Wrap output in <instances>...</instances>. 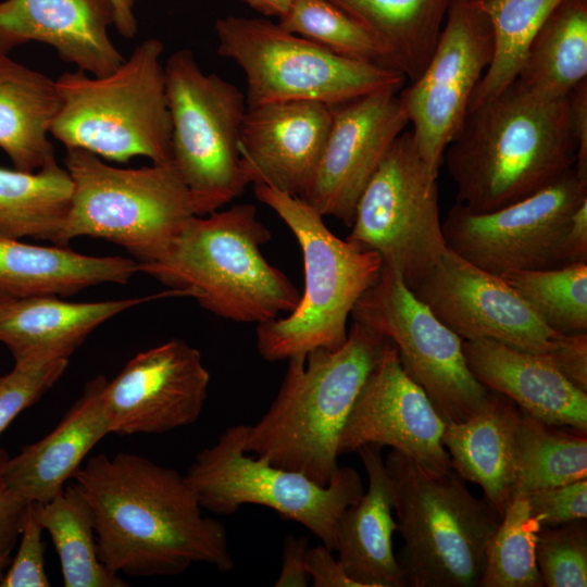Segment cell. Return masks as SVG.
I'll use <instances>...</instances> for the list:
<instances>
[{
	"mask_svg": "<svg viewBox=\"0 0 587 587\" xmlns=\"http://www.w3.org/2000/svg\"><path fill=\"white\" fill-rule=\"evenodd\" d=\"M494 33V55L469 110L502 92L517 76L527 48L562 0H475Z\"/></svg>",
	"mask_w": 587,
	"mask_h": 587,
	"instance_id": "obj_34",
	"label": "cell"
},
{
	"mask_svg": "<svg viewBox=\"0 0 587 587\" xmlns=\"http://www.w3.org/2000/svg\"><path fill=\"white\" fill-rule=\"evenodd\" d=\"M526 497L541 526H558L587 517V479L538 489Z\"/></svg>",
	"mask_w": 587,
	"mask_h": 587,
	"instance_id": "obj_41",
	"label": "cell"
},
{
	"mask_svg": "<svg viewBox=\"0 0 587 587\" xmlns=\"http://www.w3.org/2000/svg\"><path fill=\"white\" fill-rule=\"evenodd\" d=\"M503 278L554 332L587 333V263L511 270Z\"/></svg>",
	"mask_w": 587,
	"mask_h": 587,
	"instance_id": "obj_35",
	"label": "cell"
},
{
	"mask_svg": "<svg viewBox=\"0 0 587 587\" xmlns=\"http://www.w3.org/2000/svg\"><path fill=\"white\" fill-rule=\"evenodd\" d=\"M0 54H3V53L0 51Z\"/></svg>",
	"mask_w": 587,
	"mask_h": 587,
	"instance_id": "obj_49",
	"label": "cell"
},
{
	"mask_svg": "<svg viewBox=\"0 0 587 587\" xmlns=\"http://www.w3.org/2000/svg\"><path fill=\"white\" fill-rule=\"evenodd\" d=\"M308 539L291 534L284 538L282 569L274 586L305 587L310 580L305 567Z\"/></svg>",
	"mask_w": 587,
	"mask_h": 587,
	"instance_id": "obj_44",
	"label": "cell"
},
{
	"mask_svg": "<svg viewBox=\"0 0 587 587\" xmlns=\"http://www.w3.org/2000/svg\"><path fill=\"white\" fill-rule=\"evenodd\" d=\"M387 338L353 321L337 349L288 359L266 413L249 425L245 451L327 486L339 470L338 442Z\"/></svg>",
	"mask_w": 587,
	"mask_h": 587,
	"instance_id": "obj_3",
	"label": "cell"
},
{
	"mask_svg": "<svg viewBox=\"0 0 587 587\" xmlns=\"http://www.w3.org/2000/svg\"><path fill=\"white\" fill-rule=\"evenodd\" d=\"M399 91L382 89L332 105L323 153L302 197L323 216L351 227L360 196L409 124Z\"/></svg>",
	"mask_w": 587,
	"mask_h": 587,
	"instance_id": "obj_18",
	"label": "cell"
},
{
	"mask_svg": "<svg viewBox=\"0 0 587 587\" xmlns=\"http://www.w3.org/2000/svg\"><path fill=\"white\" fill-rule=\"evenodd\" d=\"M382 447L365 445L355 452L367 473L369 486L362 498L341 514L336 530L338 561L359 587H404L392 536V490Z\"/></svg>",
	"mask_w": 587,
	"mask_h": 587,
	"instance_id": "obj_26",
	"label": "cell"
},
{
	"mask_svg": "<svg viewBox=\"0 0 587 587\" xmlns=\"http://www.w3.org/2000/svg\"><path fill=\"white\" fill-rule=\"evenodd\" d=\"M271 239L249 203L193 215L154 261L138 264L178 295L236 323H263L291 312L301 294L261 247Z\"/></svg>",
	"mask_w": 587,
	"mask_h": 587,
	"instance_id": "obj_4",
	"label": "cell"
},
{
	"mask_svg": "<svg viewBox=\"0 0 587 587\" xmlns=\"http://www.w3.org/2000/svg\"><path fill=\"white\" fill-rule=\"evenodd\" d=\"M73 182L67 218L57 246L77 237L105 239L138 264L157 260L195 214L190 193L172 162L120 168L80 149H66Z\"/></svg>",
	"mask_w": 587,
	"mask_h": 587,
	"instance_id": "obj_8",
	"label": "cell"
},
{
	"mask_svg": "<svg viewBox=\"0 0 587 587\" xmlns=\"http://www.w3.org/2000/svg\"><path fill=\"white\" fill-rule=\"evenodd\" d=\"M570 125L577 148L575 170L587 176V79L569 96Z\"/></svg>",
	"mask_w": 587,
	"mask_h": 587,
	"instance_id": "obj_45",
	"label": "cell"
},
{
	"mask_svg": "<svg viewBox=\"0 0 587 587\" xmlns=\"http://www.w3.org/2000/svg\"><path fill=\"white\" fill-rule=\"evenodd\" d=\"M445 426L424 390L404 371L397 348L387 339L344 426L338 454L355 452L365 445L387 446L426 471L446 473L451 465L442 444Z\"/></svg>",
	"mask_w": 587,
	"mask_h": 587,
	"instance_id": "obj_19",
	"label": "cell"
},
{
	"mask_svg": "<svg viewBox=\"0 0 587 587\" xmlns=\"http://www.w3.org/2000/svg\"><path fill=\"white\" fill-rule=\"evenodd\" d=\"M277 23L338 55L382 65L371 36L329 0H295Z\"/></svg>",
	"mask_w": 587,
	"mask_h": 587,
	"instance_id": "obj_37",
	"label": "cell"
},
{
	"mask_svg": "<svg viewBox=\"0 0 587 587\" xmlns=\"http://www.w3.org/2000/svg\"><path fill=\"white\" fill-rule=\"evenodd\" d=\"M60 109L55 80L0 54V148L16 170L35 172L55 159L48 135Z\"/></svg>",
	"mask_w": 587,
	"mask_h": 587,
	"instance_id": "obj_29",
	"label": "cell"
},
{
	"mask_svg": "<svg viewBox=\"0 0 587 587\" xmlns=\"http://www.w3.org/2000/svg\"><path fill=\"white\" fill-rule=\"evenodd\" d=\"M73 478L90 507L99 557L111 572L174 576L197 563L233 570L225 526L202 514L176 470L135 453H100Z\"/></svg>",
	"mask_w": 587,
	"mask_h": 587,
	"instance_id": "obj_1",
	"label": "cell"
},
{
	"mask_svg": "<svg viewBox=\"0 0 587 587\" xmlns=\"http://www.w3.org/2000/svg\"><path fill=\"white\" fill-rule=\"evenodd\" d=\"M248 428L246 424L227 427L214 445L196 455L184 475L202 509L230 515L245 504L263 505L303 525L335 551L341 514L365 491L359 472L340 466L332 482L321 486L300 472L249 457Z\"/></svg>",
	"mask_w": 587,
	"mask_h": 587,
	"instance_id": "obj_10",
	"label": "cell"
},
{
	"mask_svg": "<svg viewBox=\"0 0 587 587\" xmlns=\"http://www.w3.org/2000/svg\"><path fill=\"white\" fill-rule=\"evenodd\" d=\"M138 262L92 257L67 246H36L0 235V297L72 296L103 283L127 284Z\"/></svg>",
	"mask_w": 587,
	"mask_h": 587,
	"instance_id": "obj_27",
	"label": "cell"
},
{
	"mask_svg": "<svg viewBox=\"0 0 587 587\" xmlns=\"http://www.w3.org/2000/svg\"><path fill=\"white\" fill-rule=\"evenodd\" d=\"M8 459L5 450L0 448V583L11 562V552L20 538L28 503L11 490L4 478Z\"/></svg>",
	"mask_w": 587,
	"mask_h": 587,
	"instance_id": "obj_42",
	"label": "cell"
},
{
	"mask_svg": "<svg viewBox=\"0 0 587 587\" xmlns=\"http://www.w3.org/2000/svg\"><path fill=\"white\" fill-rule=\"evenodd\" d=\"M248 7L266 17L282 18L291 8L295 0H240Z\"/></svg>",
	"mask_w": 587,
	"mask_h": 587,
	"instance_id": "obj_48",
	"label": "cell"
},
{
	"mask_svg": "<svg viewBox=\"0 0 587 587\" xmlns=\"http://www.w3.org/2000/svg\"><path fill=\"white\" fill-rule=\"evenodd\" d=\"M114 10V26L125 38L132 39L137 34V20L134 8L136 0H111Z\"/></svg>",
	"mask_w": 587,
	"mask_h": 587,
	"instance_id": "obj_47",
	"label": "cell"
},
{
	"mask_svg": "<svg viewBox=\"0 0 587 587\" xmlns=\"http://www.w3.org/2000/svg\"><path fill=\"white\" fill-rule=\"evenodd\" d=\"M371 36L382 65L416 79L428 63L452 0H329Z\"/></svg>",
	"mask_w": 587,
	"mask_h": 587,
	"instance_id": "obj_28",
	"label": "cell"
},
{
	"mask_svg": "<svg viewBox=\"0 0 587 587\" xmlns=\"http://www.w3.org/2000/svg\"><path fill=\"white\" fill-rule=\"evenodd\" d=\"M107 382L103 375L89 380L49 434L8 459L4 478L23 501L42 504L53 499L91 449L110 434L102 399Z\"/></svg>",
	"mask_w": 587,
	"mask_h": 587,
	"instance_id": "obj_23",
	"label": "cell"
},
{
	"mask_svg": "<svg viewBox=\"0 0 587 587\" xmlns=\"http://www.w3.org/2000/svg\"><path fill=\"white\" fill-rule=\"evenodd\" d=\"M43 527L39 517V503L28 502L20 534V546L11 560L0 587H49L45 569Z\"/></svg>",
	"mask_w": 587,
	"mask_h": 587,
	"instance_id": "obj_40",
	"label": "cell"
},
{
	"mask_svg": "<svg viewBox=\"0 0 587 587\" xmlns=\"http://www.w3.org/2000/svg\"><path fill=\"white\" fill-rule=\"evenodd\" d=\"M561 265L587 263V200L572 214L562 239Z\"/></svg>",
	"mask_w": 587,
	"mask_h": 587,
	"instance_id": "obj_46",
	"label": "cell"
},
{
	"mask_svg": "<svg viewBox=\"0 0 587 587\" xmlns=\"http://www.w3.org/2000/svg\"><path fill=\"white\" fill-rule=\"evenodd\" d=\"M39 517L60 559L65 587L127 586L102 563L90 507L75 483L39 503Z\"/></svg>",
	"mask_w": 587,
	"mask_h": 587,
	"instance_id": "obj_32",
	"label": "cell"
},
{
	"mask_svg": "<svg viewBox=\"0 0 587 587\" xmlns=\"http://www.w3.org/2000/svg\"><path fill=\"white\" fill-rule=\"evenodd\" d=\"M72 195V178L55 159L35 172L0 167V235L57 245Z\"/></svg>",
	"mask_w": 587,
	"mask_h": 587,
	"instance_id": "obj_31",
	"label": "cell"
},
{
	"mask_svg": "<svg viewBox=\"0 0 587 587\" xmlns=\"http://www.w3.org/2000/svg\"><path fill=\"white\" fill-rule=\"evenodd\" d=\"M467 366L486 389L553 426L587 433V392L548 360L489 339L462 341Z\"/></svg>",
	"mask_w": 587,
	"mask_h": 587,
	"instance_id": "obj_22",
	"label": "cell"
},
{
	"mask_svg": "<svg viewBox=\"0 0 587 587\" xmlns=\"http://www.w3.org/2000/svg\"><path fill=\"white\" fill-rule=\"evenodd\" d=\"M520 421V408L489 390L477 411L464 421L447 423L442 434L451 469L479 485L501 517L515 496Z\"/></svg>",
	"mask_w": 587,
	"mask_h": 587,
	"instance_id": "obj_25",
	"label": "cell"
},
{
	"mask_svg": "<svg viewBox=\"0 0 587 587\" xmlns=\"http://www.w3.org/2000/svg\"><path fill=\"white\" fill-rule=\"evenodd\" d=\"M305 567L314 587H359L345 572L338 559L323 544L308 548Z\"/></svg>",
	"mask_w": 587,
	"mask_h": 587,
	"instance_id": "obj_43",
	"label": "cell"
},
{
	"mask_svg": "<svg viewBox=\"0 0 587 587\" xmlns=\"http://www.w3.org/2000/svg\"><path fill=\"white\" fill-rule=\"evenodd\" d=\"M586 79L587 0H562L532 39L516 80L560 99Z\"/></svg>",
	"mask_w": 587,
	"mask_h": 587,
	"instance_id": "obj_30",
	"label": "cell"
},
{
	"mask_svg": "<svg viewBox=\"0 0 587 587\" xmlns=\"http://www.w3.org/2000/svg\"><path fill=\"white\" fill-rule=\"evenodd\" d=\"M163 51V43L150 38L108 75L63 73L55 80L61 109L50 135L66 149L104 161L145 157L158 164L172 162Z\"/></svg>",
	"mask_w": 587,
	"mask_h": 587,
	"instance_id": "obj_7",
	"label": "cell"
},
{
	"mask_svg": "<svg viewBox=\"0 0 587 587\" xmlns=\"http://www.w3.org/2000/svg\"><path fill=\"white\" fill-rule=\"evenodd\" d=\"M351 317L395 345L404 371L446 424L466 420L485 402L489 390L471 373L463 340L398 272L383 265L375 283L355 302Z\"/></svg>",
	"mask_w": 587,
	"mask_h": 587,
	"instance_id": "obj_14",
	"label": "cell"
},
{
	"mask_svg": "<svg viewBox=\"0 0 587 587\" xmlns=\"http://www.w3.org/2000/svg\"><path fill=\"white\" fill-rule=\"evenodd\" d=\"M111 0H4L0 2V51L38 41L92 76H104L125 60L111 41Z\"/></svg>",
	"mask_w": 587,
	"mask_h": 587,
	"instance_id": "obj_21",
	"label": "cell"
},
{
	"mask_svg": "<svg viewBox=\"0 0 587 587\" xmlns=\"http://www.w3.org/2000/svg\"><path fill=\"white\" fill-rule=\"evenodd\" d=\"M162 295L96 302L58 296L0 297V342L14 362L68 360L98 326Z\"/></svg>",
	"mask_w": 587,
	"mask_h": 587,
	"instance_id": "obj_24",
	"label": "cell"
},
{
	"mask_svg": "<svg viewBox=\"0 0 587 587\" xmlns=\"http://www.w3.org/2000/svg\"><path fill=\"white\" fill-rule=\"evenodd\" d=\"M385 465L391 482L397 555L404 587H475L486 547L501 521L452 469L434 473L392 450Z\"/></svg>",
	"mask_w": 587,
	"mask_h": 587,
	"instance_id": "obj_6",
	"label": "cell"
},
{
	"mask_svg": "<svg viewBox=\"0 0 587 587\" xmlns=\"http://www.w3.org/2000/svg\"><path fill=\"white\" fill-rule=\"evenodd\" d=\"M536 561L544 586H587V527L585 520L541 526Z\"/></svg>",
	"mask_w": 587,
	"mask_h": 587,
	"instance_id": "obj_38",
	"label": "cell"
},
{
	"mask_svg": "<svg viewBox=\"0 0 587 587\" xmlns=\"http://www.w3.org/2000/svg\"><path fill=\"white\" fill-rule=\"evenodd\" d=\"M209 384L200 351L183 339L139 352L104 386L110 434H164L193 424Z\"/></svg>",
	"mask_w": 587,
	"mask_h": 587,
	"instance_id": "obj_17",
	"label": "cell"
},
{
	"mask_svg": "<svg viewBox=\"0 0 587 587\" xmlns=\"http://www.w3.org/2000/svg\"><path fill=\"white\" fill-rule=\"evenodd\" d=\"M217 54L245 73L247 107L282 101L336 105L400 90L405 78L377 63L338 55L266 18L228 15L215 23Z\"/></svg>",
	"mask_w": 587,
	"mask_h": 587,
	"instance_id": "obj_9",
	"label": "cell"
},
{
	"mask_svg": "<svg viewBox=\"0 0 587 587\" xmlns=\"http://www.w3.org/2000/svg\"><path fill=\"white\" fill-rule=\"evenodd\" d=\"M492 55L494 33L485 12L475 0H452L428 63L399 92L414 143L437 174Z\"/></svg>",
	"mask_w": 587,
	"mask_h": 587,
	"instance_id": "obj_16",
	"label": "cell"
},
{
	"mask_svg": "<svg viewBox=\"0 0 587 587\" xmlns=\"http://www.w3.org/2000/svg\"><path fill=\"white\" fill-rule=\"evenodd\" d=\"M330 123L332 107L317 101L247 107L239 151L249 184L302 198L316 172Z\"/></svg>",
	"mask_w": 587,
	"mask_h": 587,
	"instance_id": "obj_20",
	"label": "cell"
},
{
	"mask_svg": "<svg viewBox=\"0 0 587 587\" xmlns=\"http://www.w3.org/2000/svg\"><path fill=\"white\" fill-rule=\"evenodd\" d=\"M587 200L575 167L552 185L498 210L475 213L455 203L442 223L447 247L488 273L559 267L572 214Z\"/></svg>",
	"mask_w": 587,
	"mask_h": 587,
	"instance_id": "obj_15",
	"label": "cell"
},
{
	"mask_svg": "<svg viewBox=\"0 0 587 587\" xmlns=\"http://www.w3.org/2000/svg\"><path fill=\"white\" fill-rule=\"evenodd\" d=\"M68 360L23 361L0 376V434L63 375Z\"/></svg>",
	"mask_w": 587,
	"mask_h": 587,
	"instance_id": "obj_39",
	"label": "cell"
},
{
	"mask_svg": "<svg viewBox=\"0 0 587 587\" xmlns=\"http://www.w3.org/2000/svg\"><path fill=\"white\" fill-rule=\"evenodd\" d=\"M563 428L521 411L514 497L587 478L586 433Z\"/></svg>",
	"mask_w": 587,
	"mask_h": 587,
	"instance_id": "obj_33",
	"label": "cell"
},
{
	"mask_svg": "<svg viewBox=\"0 0 587 587\" xmlns=\"http://www.w3.org/2000/svg\"><path fill=\"white\" fill-rule=\"evenodd\" d=\"M457 203L486 213L522 200L575 167L569 97L552 99L516 79L469 110L445 152Z\"/></svg>",
	"mask_w": 587,
	"mask_h": 587,
	"instance_id": "obj_2",
	"label": "cell"
},
{
	"mask_svg": "<svg viewBox=\"0 0 587 587\" xmlns=\"http://www.w3.org/2000/svg\"><path fill=\"white\" fill-rule=\"evenodd\" d=\"M172 122V163L196 215L228 204L249 184L241 165L240 130L246 96L215 73L205 74L193 52H173L164 64Z\"/></svg>",
	"mask_w": 587,
	"mask_h": 587,
	"instance_id": "obj_11",
	"label": "cell"
},
{
	"mask_svg": "<svg viewBox=\"0 0 587 587\" xmlns=\"http://www.w3.org/2000/svg\"><path fill=\"white\" fill-rule=\"evenodd\" d=\"M540 522L526 496H516L490 537L479 587H542L536 561Z\"/></svg>",
	"mask_w": 587,
	"mask_h": 587,
	"instance_id": "obj_36",
	"label": "cell"
},
{
	"mask_svg": "<svg viewBox=\"0 0 587 587\" xmlns=\"http://www.w3.org/2000/svg\"><path fill=\"white\" fill-rule=\"evenodd\" d=\"M437 176L422 159L412 133L403 132L360 196L347 237L377 252L411 290L448 250Z\"/></svg>",
	"mask_w": 587,
	"mask_h": 587,
	"instance_id": "obj_13",
	"label": "cell"
},
{
	"mask_svg": "<svg viewBox=\"0 0 587 587\" xmlns=\"http://www.w3.org/2000/svg\"><path fill=\"white\" fill-rule=\"evenodd\" d=\"M412 291L462 340L489 339L539 355L587 392V333L554 332L502 277L448 248Z\"/></svg>",
	"mask_w": 587,
	"mask_h": 587,
	"instance_id": "obj_12",
	"label": "cell"
},
{
	"mask_svg": "<svg viewBox=\"0 0 587 587\" xmlns=\"http://www.w3.org/2000/svg\"><path fill=\"white\" fill-rule=\"evenodd\" d=\"M253 191L291 230L304 270V290L296 308L285 317L258 324L260 355L275 362L307 357L315 349L339 348L347 339V322L355 302L383 268L382 258L334 235L324 216L302 198L262 184H255Z\"/></svg>",
	"mask_w": 587,
	"mask_h": 587,
	"instance_id": "obj_5",
	"label": "cell"
}]
</instances>
